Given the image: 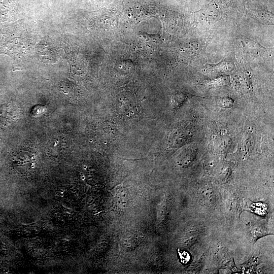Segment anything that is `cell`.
<instances>
[{"mask_svg": "<svg viewBox=\"0 0 274 274\" xmlns=\"http://www.w3.org/2000/svg\"><path fill=\"white\" fill-rule=\"evenodd\" d=\"M179 254L180 259L182 263H187L189 261L190 257L187 252L185 251H184L182 253L179 252Z\"/></svg>", "mask_w": 274, "mask_h": 274, "instance_id": "obj_1", "label": "cell"}]
</instances>
